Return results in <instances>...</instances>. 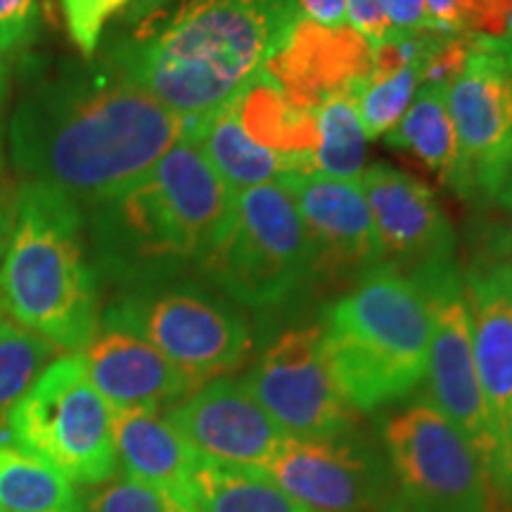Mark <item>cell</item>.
Segmentation results:
<instances>
[{
  "label": "cell",
  "mask_w": 512,
  "mask_h": 512,
  "mask_svg": "<svg viewBox=\"0 0 512 512\" xmlns=\"http://www.w3.org/2000/svg\"><path fill=\"white\" fill-rule=\"evenodd\" d=\"M105 57L183 119L233 102L299 17L297 0H138Z\"/></svg>",
  "instance_id": "obj_2"
},
{
  "label": "cell",
  "mask_w": 512,
  "mask_h": 512,
  "mask_svg": "<svg viewBox=\"0 0 512 512\" xmlns=\"http://www.w3.org/2000/svg\"><path fill=\"white\" fill-rule=\"evenodd\" d=\"M366 133L356 110V93L332 95L318 107V147L313 174L361 181L366 171Z\"/></svg>",
  "instance_id": "obj_26"
},
{
  "label": "cell",
  "mask_w": 512,
  "mask_h": 512,
  "mask_svg": "<svg viewBox=\"0 0 512 512\" xmlns=\"http://www.w3.org/2000/svg\"><path fill=\"white\" fill-rule=\"evenodd\" d=\"M12 74H15V67L8 62H0V174H3L5 162V114H8L12 95Z\"/></svg>",
  "instance_id": "obj_37"
},
{
  "label": "cell",
  "mask_w": 512,
  "mask_h": 512,
  "mask_svg": "<svg viewBox=\"0 0 512 512\" xmlns=\"http://www.w3.org/2000/svg\"><path fill=\"white\" fill-rule=\"evenodd\" d=\"M299 15L323 27H344L347 24L349 0H297Z\"/></svg>",
  "instance_id": "obj_36"
},
{
  "label": "cell",
  "mask_w": 512,
  "mask_h": 512,
  "mask_svg": "<svg viewBox=\"0 0 512 512\" xmlns=\"http://www.w3.org/2000/svg\"><path fill=\"white\" fill-rule=\"evenodd\" d=\"M74 356L112 411H169L197 392L169 358L133 332L100 328Z\"/></svg>",
  "instance_id": "obj_19"
},
{
  "label": "cell",
  "mask_w": 512,
  "mask_h": 512,
  "mask_svg": "<svg viewBox=\"0 0 512 512\" xmlns=\"http://www.w3.org/2000/svg\"><path fill=\"white\" fill-rule=\"evenodd\" d=\"M491 200H494L501 209L512 211V164L508 166V171L501 176V181L496 183L494 192H491Z\"/></svg>",
  "instance_id": "obj_39"
},
{
  "label": "cell",
  "mask_w": 512,
  "mask_h": 512,
  "mask_svg": "<svg viewBox=\"0 0 512 512\" xmlns=\"http://www.w3.org/2000/svg\"><path fill=\"white\" fill-rule=\"evenodd\" d=\"M382 264L415 268L453 259L456 233L434 192L406 171L387 162H377L363 171L361 181Z\"/></svg>",
  "instance_id": "obj_15"
},
{
  "label": "cell",
  "mask_w": 512,
  "mask_h": 512,
  "mask_svg": "<svg viewBox=\"0 0 512 512\" xmlns=\"http://www.w3.org/2000/svg\"><path fill=\"white\" fill-rule=\"evenodd\" d=\"M496 46H498V48L512 46V12H510V17H508V24H505V34H503L501 41L496 43Z\"/></svg>",
  "instance_id": "obj_42"
},
{
  "label": "cell",
  "mask_w": 512,
  "mask_h": 512,
  "mask_svg": "<svg viewBox=\"0 0 512 512\" xmlns=\"http://www.w3.org/2000/svg\"><path fill=\"white\" fill-rule=\"evenodd\" d=\"M347 19L349 27H354L358 34L368 38L370 46H377L392 36L387 12H384V0H349Z\"/></svg>",
  "instance_id": "obj_34"
},
{
  "label": "cell",
  "mask_w": 512,
  "mask_h": 512,
  "mask_svg": "<svg viewBox=\"0 0 512 512\" xmlns=\"http://www.w3.org/2000/svg\"><path fill=\"white\" fill-rule=\"evenodd\" d=\"M0 266V311L62 354H79L100 330V278L83 209L36 183L19 185Z\"/></svg>",
  "instance_id": "obj_4"
},
{
  "label": "cell",
  "mask_w": 512,
  "mask_h": 512,
  "mask_svg": "<svg viewBox=\"0 0 512 512\" xmlns=\"http://www.w3.org/2000/svg\"><path fill=\"white\" fill-rule=\"evenodd\" d=\"M510 491H512V475H510Z\"/></svg>",
  "instance_id": "obj_45"
},
{
  "label": "cell",
  "mask_w": 512,
  "mask_h": 512,
  "mask_svg": "<svg viewBox=\"0 0 512 512\" xmlns=\"http://www.w3.org/2000/svg\"><path fill=\"white\" fill-rule=\"evenodd\" d=\"M294 105L318 110L339 93H358L373 72V46L354 27L299 17L264 64Z\"/></svg>",
  "instance_id": "obj_16"
},
{
  "label": "cell",
  "mask_w": 512,
  "mask_h": 512,
  "mask_svg": "<svg viewBox=\"0 0 512 512\" xmlns=\"http://www.w3.org/2000/svg\"><path fill=\"white\" fill-rule=\"evenodd\" d=\"M491 266L496 268L498 275L503 278V283L508 285L512 292V230L498 238L496 242V259L491 261Z\"/></svg>",
  "instance_id": "obj_38"
},
{
  "label": "cell",
  "mask_w": 512,
  "mask_h": 512,
  "mask_svg": "<svg viewBox=\"0 0 512 512\" xmlns=\"http://www.w3.org/2000/svg\"><path fill=\"white\" fill-rule=\"evenodd\" d=\"M280 185L290 192L313 245L316 275L363 273L382 264L373 216L358 181L320 174H290Z\"/></svg>",
  "instance_id": "obj_17"
},
{
  "label": "cell",
  "mask_w": 512,
  "mask_h": 512,
  "mask_svg": "<svg viewBox=\"0 0 512 512\" xmlns=\"http://www.w3.org/2000/svg\"><path fill=\"white\" fill-rule=\"evenodd\" d=\"M465 294L477 375L498 446L494 489L512 494V292L489 264L467 273Z\"/></svg>",
  "instance_id": "obj_18"
},
{
  "label": "cell",
  "mask_w": 512,
  "mask_h": 512,
  "mask_svg": "<svg viewBox=\"0 0 512 512\" xmlns=\"http://www.w3.org/2000/svg\"><path fill=\"white\" fill-rule=\"evenodd\" d=\"M57 354L60 351L46 339L19 328L10 318H0V420H8L15 403Z\"/></svg>",
  "instance_id": "obj_27"
},
{
  "label": "cell",
  "mask_w": 512,
  "mask_h": 512,
  "mask_svg": "<svg viewBox=\"0 0 512 512\" xmlns=\"http://www.w3.org/2000/svg\"><path fill=\"white\" fill-rule=\"evenodd\" d=\"M67 512H86V510H83V505L79 503V505H76V508H72V510H67Z\"/></svg>",
  "instance_id": "obj_44"
},
{
  "label": "cell",
  "mask_w": 512,
  "mask_h": 512,
  "mask_svg": "<svg viewBox=\"0 0 512 512\" xmlns=\"http://www.w3.org/2000/svg\"><path fill=\"white\" fill-rule=\"evenodd\" d=\"M12 439L62 472L74 486L117 475L114 411L88 380L79 356L48 363L8 413Z\"/></svg>",
  "instance_id": "obj_8"
},
{
  "label": "cell",
  "mask_w": 512,
  "mask_h": 512,
  "mask_svg": "<svg viewBox=\"0 0 512 512\" xmlns=\"http://www.w3.org/2000/svg\"><path fill=\"white\" fill-rule=\"evenodd\" d=\"M242 382L285 437L335 439L354 430L356 411L332 380L320 325L280 332Z\"/></svg>",
  "instance_id": "obj_11"
},
{
  "label": "cell",
  "mask_w": 512,
  "mask_h": 512,
  "mask_svg": "<svg viewBox=\"0 0 512 512\" xmlns=\"http://www.w3.org/2000/svg\"><path fill=\"white\" fill-rule=\"evenodd\" d=\"M0 318H3V311H0Z\"/></svg>",
  "instance_id": "obj_46"
},
{
  "label": "cell",
  "mask_w": 512,
  "mask_h": 512,
  "mask_svg": "<svg viewBox=\"0 0 512 512\" xmlns=\"http://www.w3.org/2000/svg\"><path fill=\"white\" fill-rule=\"evenodd\" d=\"M323 354L354 411L406 399L427 373L430 309L411 273L377 264L325 311Z\"/></svg>",
  "instance_id": "obj_5"
},
{
  "label": "cell",
  "mask_w": 512,
  "mask_h": 512,
  "mask_svg": "<svg viewBox=\"0 0 512 512\" xmlns=\"http://www.w3.org/2000/svg\"><path fill=\"white\" fill-rule=\"evenodd\" d=\"M202 463L264 470L285 434L242 380L219 377L166 411Z\"/></svg>",
  "instance_id": "obj_14"
},
{
  "label": "cell",
  "mask_w": 512,
  "mask_h": 512,
  "mask_svg": "<svg viewBox=\"0 0 512 512\" xmlns=\"http://www.w3.org/2000/svg\"><path fill=\"white\" fill-rule=\"evenodd\" d=\"M411 275L420 283L430 309L427 396L432 406L470 441L494 486L498 446L477 375L465 275L453 259L415 268Z\"/></svg>",
  "instance_id": "obj_10"
},
{
  "label": "cell",
  "mask_w": 512,
  "mask_h": 512,
  "mask_svg": "<svg viewBox=\"0 0 512 512\" xmlns=\"http://www.w3.org/2000/svg\"><path fill=\"white\" fill-rule=\"evenodd\" d=\"M166 512H200L190 501H178V498H164Z\"/></svg>",
  "instance_id": "obj_41"
},
{
  "label": "cell",
  "mask_w": 512,
  "mask_h": 512,
  "mask_svg": "<svg viewBox=\"0 0 512 512\" xmlns=\"http://www.w3.org/2000/svg\"><path fill=\"white\" fill-rule=\"evenodd\" d=\"M491 43H494V41H491ZM494 46H496V43H494ZM496 48H498V46H496ZM498 50H501V53L505 55V60H508L510 67H512V46H505V48H498Z\"/></svg>",
  "instance_id": "obj_43"
},
{
  "label": "cell",
  "mask_w": 512,
  "mask_h": 512,
  "mask_svg": "<svg viewBox=\"0 0 512 512\" xmlns=\"http://www.w3.org/2000/svg\"><path fill=\"white\" fill-rule=\"evenodd\" d=\"M192 505L200 512H309L264 470L200 463L192 479Z\"/></svg>",
  "instance_id": "obj_25"
},
{
  "label": "cell",
  "mask_w": 512,
  "mask_h": 512,
  "mask_svg": "<svg viewBox=\"0 0 512 512\" xmlns=\"http://www.w3.org/2000/svg\"><path fill=\"white\" fill-rule=\"evenodd\" d=\"M418 67H406L384 79H368L356 93V110L366 138L392 133L418 93Z\"/></svg>",
  "instance_id": "obj_28"
},
{
  "label": "cell",
  "mask_w": 512,
  "mask_h": 512,
  "mask_svg": "<svg viewBox=\"0 0 512 512\" xmlns=\"http://www.w3.org/2000/svg\"><path fill=\"white\" fill-rule=\"evenodd\" d=\"M475 48V36H439L434 46L427 50L418 64V81L425 88H441L446 91L456 76L463 72L467 57Z\"/></svg>",
  "instance_id": "obj_32"
},
{
  "label": "cell",
  "mask_w": 512,
  "mask_h": 512,
  "mask_svg": "<svg viewBox=\"0 0 512 512\" xmlns=\"http://www.w3.org/2000/svg\"><path fill=\"white\" fill-rule=\"evenodd\" d=\"M387 143L411 152L441 181L460 188V145L448 114L446 91L420 86L411 107L394 131L387 133Z\"/></svg>",
  "instance_id": "obj_24"
},
{
  "label": "cell",
  "mask_w": 512,
  "mask_h": 512,
  "mask_svg": "<svg viewBox=\"0 0 512 512\" xmlns=\"http://www.w3.org/2000/svg\"><path fill=\"white\" fill-rule=\"evenodd\" d=\"M475 0H425V29L446 36L470 34Z\"/></svg>",
  "instance_id": "obj_33"
},
{
  "label": "cell",
  "mask_w": 512,
  "mask_h": 512,
  "mask_svg": "<svg viewBox=\"0 0 512 512\" xmlns=\"http://www.w3.org/2000/svg\"><path fill=\"white\" fill-rule=\"evenodd\" d=\"M384 12L392 36H406L425 29V0H384Z\"/></svg>",
  "instance_id": "obj_35"
},
{
  "label": "cell",
  "mask_w": 512,
  "mask_h": 512,
  "mask_svg": "<svg viewBox=\"0 0 512 512\" xmlns=\"http://www.w3.org/2000/svg\"><path fill=\"white\" fill-rule=\"evenodd\" d=\"M233 192L192 140H178L126 190L83 211L100 283L119 290L200 271L226 235Z\"/></svg>",
  "instance_id": "obj_3"
},
{
  "label": "cell",
  "mask_w": 512,
  "mask_h": 512,
  "mask_svg": "<svg viewBox=\"0 0 512 512\" xmlns=\"http://www.w3.org/2000/svg\"><path fill=\"white\" fill-rule=\"evenodd\" d=\"M185 140H192L200 147L204 159L228 185L230 192L280 183L290 174H304L299 166L249 138L230 107L197 121Z\"/></svg>",
  "instance_id": "obj_22"
},
{
  "label": "cell",
  "mask_w": 512,
  "mask_h": 512,
  "mask_svg": "<svg viewBox=\"0 0 512 512\" xmlns=\"http://www.w3.org/2000/svg\"><path fill=\"white\" fill-rule=\"evenodd\" d=\"M396 512H486L494 486L475 448L430 401L382 425Z\"/></svg>",
  "instance_id": "obj_9"
},
{
  "label": "cell",
  "mask_w": 512,
  "mask_h": 512,
  "mask_svg": "<svg viewBox=\"0 0 512 512\" xmlns=\"http://www.w3.org/2000/svg\"><path fill=\"white\" fill-rule=\"evenodd\" d=\"M133 5L138 0H60L69 41L79 50L81 60H93L110 19Z\"/></svg>",
  "instance_id": "obj_29"
},
{
  "label": "cell",
  "mask_w": 512,
  "mask_h": 512,
  "mask_svg": "<svg viewBox=\"0 0 512 512\" xmlns=\"http://www.w3.org/2000/svg\"><path fill=\"white\" fill-rule=\"evenodd\" d=\"M12 219H15V209H12V204L0 200V259H3L5 247H8V240L12 233Z\"/></svg>",
  "instance_id": "obj_40"
},
{
  "label": "cell",
  "mask_w": 512,
  "mask_h": 512,
  "mask_svg": "<svg viewBox=\"0 0 512 512\" xmlns=\"http://www.w3.org/2000/svg\"><path fill=\"white\" fill-rule=\"evenodd\" d=\"M446 105L460 145L458 192L491 197L512 164V67L494 43L475 36Z\"/></svg>",
  "instance_id": "obj_13"
},
{
  "label": "cell",
  "mask_w": 512,
  "mask_h": 512,
  "mask_svg": "<svg viewBox=\"0 0 512 512\" xmlns=\"http://www.w3.org/2000/svg\"><path fill=\"white\" fill-rule=\"evenodd\" d=\"M114 453L121 477L192 503V479L202 460L166 415L145 408L114 411Z\"/></svg>",
  "instance_id": "obj_20"
},
{
  "label": "cell",
  "mask_w": 512,
  "mask_h": 512,
  "mask_svg": "<svg viewBox=\"0 0 512 512\" xmlns=\"http://www.w3.org/2000/svg\"><path fill=\"white\" fill-rule=\"evenodd\" d=\"M100 328L145 339L197 389L238 370L252 349L247 318L226 297L188 278L119 290L102 311Z\"/></svg>",
  "instance_id": "obj_6"
},
{
  "label": "cell",
  "mask_w": 512,
  "mask_h": 512,
  "mask_svg": "<svg viewBox=\"0 0 512 512\" xmlns=\"http://www.w3.org/2000/svg\"><path fill=\"white\" fill-rule=\"evenodd\" d=\"M81 503L62 472L12 439L0 420V512H67Z\"/></svg>",
  "instance_id": "obj_23"
},
{
  "label": "cell",
  "mask_w": 512,
  "mask_h": 512,
  "mask_svg": "<svg viewBox=\"0 0 512 512\" xmlns=\"http://www.w3.org/2000/svg\"><path fill=\"white\" fill-rule=\"evenodd\" d=\"M8 119L10 164L22 183L50 188L83 211L126 190L188 138L190 121L166 110L105 57L53 67L36 57Z\"/></svg>",
  "instance_id": "obj_1"
},
{
  "label": "cell",
  "mask_w": 512,
  "mask_h": 512,
  "mask_svg": "<svg viewBox=\"0 0 512 512\" xmlns=\"http://www.w3.org/2000/svg\"><path fill=\"white\" fill-rule=\"evenodd\" d=\"M264 472L309 512H396L389 463L356 434L285 437Z\"/></svg>",
  "instance_id": "obj_12"
},
{
  "label": "cell",
  "mask_w": 512,
  "mask_h": 512,
  "mask_svg": "<svg viewBox=\"0 0 512 512\" xmlns=\"http://www.w3.org/2000/svg\"><path fill=\"white\" fill-rule=\"evenodd\" d=\"M200 273L228 299L252 309L290 302L309 285L316 259L290 192L280 183L233 192L226 235Z\"/></svg>",
  "instance_id": "obj_7"
},
{
  "label": "cell",
  "mask_w": 512,
  "mask_h": 512,
  "mask_svg": "<svg viewBox=\"0 0 512 512\" xmlns=\"http://www.w3.org/2000/svg\"><path fill=\"white\" fill-rule=\"evenodd\" d=\"M228 107L249 138L311 174L318 147V110L294 105L264 69L245 83Z\"/></svg>",
  "instance_id": "obj_21"
},
{
  "label": "cell",
  "mask_w": 512,
  "mask_h": 512,
  "mask_svg": "<svg viewBox=\"0 0 512 512\" xmlns=\"http://www.w3.org/2000/svg\"><path fill=\"white\" fill-rule=\"evenodd\" d=\"M81 505L86 512H166L162 494L117 475L102 484L88 486L81 496Z\"/></svg>",
  "instance_id": "obj_31"
},
{
  "label": "cell",
  "mask_w": 512,
  "mask_h": 512,
  "mask_svg": "<svg viewBox=\"0 0 512 512\" xmlns=\"http://www.w3.org/2000/svg\"><path fill=\"white\" fill-rule=\"evenodd\" d=\"M43 29L41 0H0V62L19 67Z\"/></svg>",
  "instance_id": "obj_30"
}]
</instances>
